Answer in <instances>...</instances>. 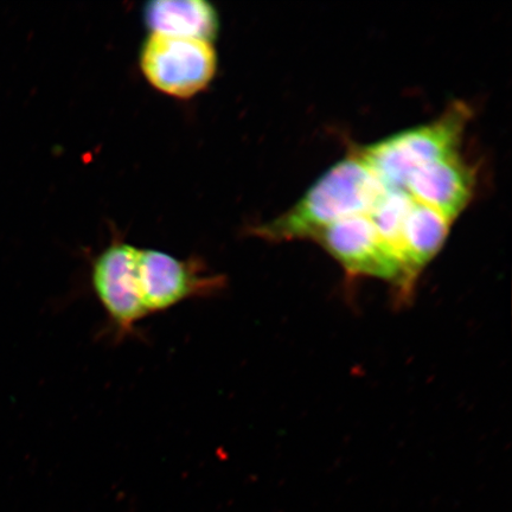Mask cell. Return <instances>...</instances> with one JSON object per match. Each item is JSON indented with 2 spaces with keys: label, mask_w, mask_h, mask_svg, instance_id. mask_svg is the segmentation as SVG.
I'll return each instance as SVG.
<instances>
[{
  "label": "cell",
  "mask_w": 512,
  "mask_h": 512,
  "mask_svg": "<svg viewBox=\"0 0 512 512\" xmlns=\"http://www.w3.org/2000/svg\"><path fill=\"white\" fill-rule=\"evenodd\" d=\"M341 264L360 277H374L407 288L415 279L392 246L384 241L367 215L331 224L315 239Z\"/></svg>",
  "instance_id": "obj_4"
},
{
  "label": "cell",
  "mask_w": 512,
  "mask_h": 512,
  "mask_svg": "<svg viewBox=\"0 0 512 512\" xmlns=\"http://www.w3.org/2000/svg\"><path fill=\"white\" fill-rule=\"evenodd\" d=\"M140 66L159 92L189 99L213 81L217 56L211 42L151 34L144 43Z\"/></svg>",
  "instance_id": "obj_3"
},
{
  "label": "cell",
  "mask_w": 512,
  "mask_h": 512,
  "mask_svg": "<svg viewBox=\"0 0 512 512\" xmlns=\"http://www.w3.org/2000/svg\"><path fill=\"white\" fill-rule=\"evenodd\" d=\"M475 170L459 155L437 160L409 177L405 191L415 202L454 222L472 200Z\"/></svg>",
  "instance_id": "obj_7"
},
{
  "label": "cell",
  "mask_w": 512,
  "mask_h": 512,
  "mask_svg": "<svg viewBox=\"0 0 512 512\" xmlns=\"http://www.w3.org/2000/svg\"><path fill=\"white\" fill-rule=\"evenodd\" d=\"M224 286L226 280L209 272L201 260H181L155 249H140V296L149 316L185 300L217 296Z\"/></svg>",
  "instance_id": "obj_5"
},
{
  "label": "cell",
  "mask_w": 512,
  "mask_h": 512,
  "mask_svg": "<svg viewBox=\"0 0 512 512\" xmlns=\"http://www.w3.org/2000/svg\"><path fill=\"white\" fill-rule=\"evenodd\" d=\"M452 223L439 211L413 202L403 224L400 253L415 278L444 246Z\"/></svg>",
  "instance_id": "obj_9"
},
{
  "label": "cell",
  "mask_w": 512,
  "mask_h": 512,
  "mask_svg": "<svg viewBox=\"0 0 512 512\" xmlns=\"http://www.w3.org/2000/svg\"><path fill=\"white\" fill-rule=\"evenodd\" d=\"M413 202V198L408 195L407 191L386 188L367 214L377 233L380 234L381 238L389 246L395 249L401 259L400 241L402 228L409 210L413 206Z\"/></svg>",
  "instance_id": "obj_10"
},
{
  "label": "cell",
  "mask_w": 512,
  "mask_h": 512,
  "mask_svg": "<svg viewBox=\"0 0 512 512\" xmlns=\"http://www.w3.org/2000/svg\"><path fill=\"white\" fill-rule=\"evenodd\" d=\"M386 187L357 152L320 176L302 198L283 215L254 228L268 241L315 239L331 224L367 215Z\"/></svg>",
  "instance_id": "obj_1"
},
{
  "label": "cell",
  "mask_w": 512,
  "mask_h": 512,
  "mask_svg": "<svg viewBox=\"0 0 512 512\" xmlns=\"http://www.w3.org/2000/svg\"><path fill=\"white\" fill-rule=\"evenodd\" d=\"M144 18L152 34L211 42L219 32V15L204 0H157L145 6Z\"/></svg>",
  "instance_id": "obj_8"
},
{
  "label": "cell",
  "mask_w": 512,
  "mask_h": 512,
  "mask_svg": "<svg viewBox=\"0 0 512 512\" xmlns=\"http://www.w3.org/2000/svg\"><path fill=\"white\" fill-rule=\"evenodd\" d=\"M470 115L466 105H453L431 123L395 133L357 153L384 187L405 190L416 171L459 152Z\"/></svg>",
  "instance_id": "obj_2"
},
{
  "label": "cell",
  "mask_w": 512,
  "mask_h": 512,
  "mask_svg": "<svg viewBox=\"0 0 512 512\" xmlns=\"http://www.w3.org/2000/svg\"><path fill=\"white\" fill-rule=\"evenodd\" d=\"M140 249L123 241H114L96 256L91 272L92 286L115 336L136 334L147 316L139 288Z\"/></svg>",
  "instance_id": "obj_6"
}]
</instances>
